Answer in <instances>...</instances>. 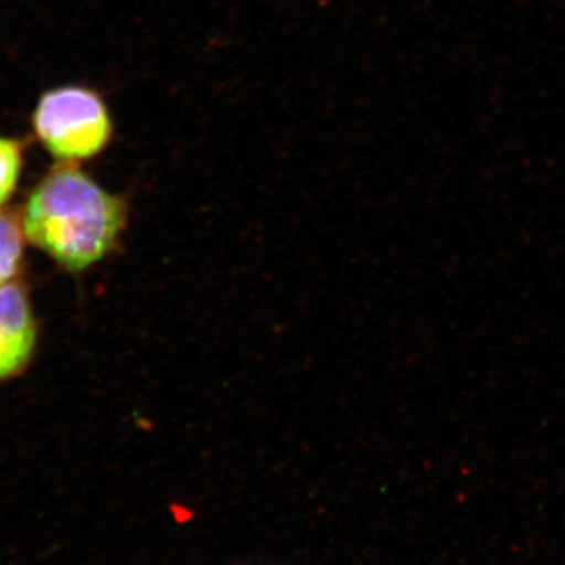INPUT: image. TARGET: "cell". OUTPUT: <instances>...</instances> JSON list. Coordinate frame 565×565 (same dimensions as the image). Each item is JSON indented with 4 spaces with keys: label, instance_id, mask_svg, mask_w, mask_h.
<instances>
[{
    "label": "cell",
    "instance_id": "obj_4",
    "mask_svg": "<svg viewBox=\"0 0 565 565\" xmlns=\"http://www.w3.org/2000/svg\"><path fill=\"white\" fill-rule=\"evenodd\" d=\"M24 239L21 215L11 211H0V288L20 273Z\"/></svg>",
    "mask_w": 565,
    "mask_h": 565
},
{
    "label": "cell",
    "instance_id": "obj_5",
    "mask_svg": "<svg viewBox=\"0 0 565 565\" xmlns=\"http://www.w3.org/2000/svg\"><path fill=\"white\" fill-rule=\"evenodd\" d=\"M24 162L25 141L18 137L0 136V210L17 192Z\"/></svg>",
    "mask_w": 565,
    "mask_h": 565
},
{
    "label": "cell",
    "instance_id": "obj_3",
    "mask_svg": "<svg viewBox=\"0 0 565 565\" xmlns=\"http://www.w3.org/2000/svg\"><path fill=\"white\" fill-rule=\"evenodd\" d=\"M39 327L31 299L21 282L0 288V382L14 377L31 363Z\"/></svg>",
    "mask_w": 565,
    "mask_h": 565
},
{
    "label": "cell",
    "instance_id": "obj_2",
    "mask_svg": "<svg viewBox=\"0 0 565 565\" xmlns=\"http://www.w3.org/2000/svg\"><path fill=\"white\" fill-rule=\"evenodd\" d=\"M32 131L52 158L76 163L106 150L114 122L98 92L63 85L40 96L32 114Z\"/></svg>",
    "mask_w": 565,
    "mask_h": 565
},
{
    "label": "cell",
    "instance_id": "obj_1",
    "mask_svg": "<svg viewBox=\"0 0 565 565\" xmlns=\"http://www.w3.org/2000/svg\"><path fill=\"white\" fill-rule=\"evenodd\" d=\"M126 215L125 200L61 162L29 193L21 223L29 243L77 274L114 250Z\"/></svg>",
    "mask_w": 565,
    "mask_h": 565
}]
</instances>
